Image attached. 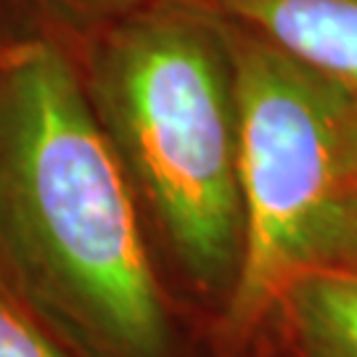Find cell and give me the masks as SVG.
<instances>
[{"label":"cell","mask_w":357,"mask_h":357,"mask_svg":"<svg viewBox=\"0 0 357 357\" xmlns=\"http://www.w3.org/2000/svg\"><path fill=\"white\" fill-rule=\"evenodd\" d=\"M135 193L66 40L0 45V281L72 357H175Z\"/></svg>","instance_id":"1"},{"label":"cell","mask_w":357,"mask_h":357,"mask_svg":"<svg viewBox=\"0 0 357 357\" xmlns=\"http://www.w3.org/2000/svg\"><path fill=\"white\" fill-rule=\"evenodd\" d=\"M69 45L169 255L199 291L228 299L243 257V204L222 16L206 0H156Z\"/></svg>","instance_id":"2"},{"label":"cell","mask_w":357,"mask_h":357,"mask_svg":"<svg viewBox=\"0 0 357 357\" xmlns=\"http://www.w3.org/2000/svg\"><path fill=\"white\" fill-rule=\"evenodd\" d=\"M238 101L243 257L225 299V331L246 339L305 273L323 268L349 191L342 165L355 101L228 19Z\"/></svg>","instance_id":"3"},{"label":"cell","mask_w":357,"mask_h":357,"mask_svg":"<svg viewBox=\"0 0 357 357\" xmlns=\"http://www.w3.org/2000/svg\"><path fill=\"white\" fill-rule=\"evenodd\" d=\"M357 103V0H206Z\"/></svg>","instance_id":"4"},{"label":"cell","mask_w":357,"mask_h":357,"mask_svg":"<svg viewBox=\"0 0 357 357\" xmlns=\"http://www.w3.org/2000/svg\"><path fill=\"white\" fill-rule=\"evenodd\" d=\"M299 357H357V273L315 268L283 296Z\"/></svg>","instance_id":"5"},{"label":"cell","mask_w":357,"mask_h":357,"mask_svg":"<svg viewBox=\"0 0 357 357\" xmlns=\"http://www.w3.org/2000/svg\"><path fill=\"white\" fill-rule=\"evenodd\" d=\"M151 3L156 0H29L38 24L66 43L90 38Z\"/></svg>","instance_id":"6"},{"label":"cell","mask_w":357,"mask_h":357,"mask_svg":"<svg viewBox=\"0 0 357 357\" xmlns=\"http://www.w3.org/2000/svg\"><path fill=\"white\" fill-rule=\"evenodd\" d=\"M0 357H72L8 294L0 291Z\"/></svg>","instance_id":"7"},{"label":"cell","mask_w":357,"mask_h":357,"mask_svg":"<svg viewBox=\"0 0 357 357\" xmlns=\"http://www.w3.org/2000/svg\"><path fill=\"white\" fill-rule=\"evenodd\" d=\"M323 268H344L357 273V188L344 193L339 212L333 217Z\"/></svg>","instance_id":"8"},{"label":"cell","mask_w":357,"mask_h":357,"mask_svg":"<svg viewBox=\"0 0 357 357\" xmlns=\"http://www.w3.org/2000/svg\"><path fill=\"white\" fill-rule=\"evenodd\" d=\"M342 165L349 188H357V103L344 122V146H342Z\"/></svg>","instance_id":"9"},{"label":"cell","mask_w":357,"mask_h":357,"mask_svg":"<svg viewBox=\"0 0 357 357\" xmlns=\"http://www.w3.org/2000/svg\"><path fill=\"white\" fill-rule=\"evenodd\" d=\"M0 291H3V294H6V289H3V281H0Z\"/></svg>","instance_id":"10"}]
</instances>
